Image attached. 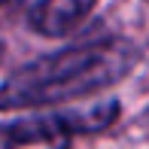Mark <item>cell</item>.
<instances>
[{
  "label": "cell",
  "instance_id": "cell-3",
  "mask_svg": "<svg viewBox=\"0 0 149 149\" xmlns=\"http://www.w3.org/2000/svg\"><path fill=\"white\" fill-rule=\"evenodd\" d=\"M97 0H31L28 24L43 37H64L91 15Z\"/></svg>",
  "mask_w": 149,
  "mask_h": 149
},
{
  "label": "cell",
  "instance_id": "cell-1",
  "mask_svg": "<svg viewBox=\"0 0 149 149\" xmlns=\"http://www.w3.org/2000/svg\"><path fill=\"white\" fill-rule=\"evenodd\" d=\"M140 52L128 40H97L85 46H70L55 55H43L31 64L18 67L0 85V110H24L46 107L73 97H88L134 70Z\"/></svg>",
  "mask_w": 149,
  "mask_h": 149
},
{
  "label": "cell",
  "instance_id": "cell-2",
  "mask_svg": "<svg viewBox=\"0 0 149 149\" xmlns=\"http://www.w3.org/2000/svg\"><path fill=\"white\" fill-rule=\"evenodd\" d=\"M119 107L104 104L91 107L82 113H55V116H37V119H22L6 128L3 134V149H70L73 134H88L100 131L116 119Z\"/></svg>",
  "mask_w": 149,
  "mask_h": 149
},
{
  "label": "cell",
  "instance_id": "cell-4",
  "mask_svg": "<svg viewBox=\"0 0 149 149\" xmlns=\"http://www.w3.org/2000/svg\"><path fill=\"white\" fill-rule=\"evenodd\" d=\"M146 3H149V0H146Z\"/></svg>",
  "mask_w": 149,
  "mask_h": 149
}]
</instances>
